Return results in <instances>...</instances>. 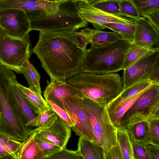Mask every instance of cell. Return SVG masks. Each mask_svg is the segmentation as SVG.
<instances>
[{"mask_svg": "<svg viewBox=\"0 0 159 159\" xmlns=\"http://www.w3.org/2000/svg\"><path fill=\"white\" fill-rule=\"evenodd\" d=\"M117 141L121 149L124 159H134L132 142L127 128L117 129Z\"/></svg>", "mask_w": 159, "mask_h": 159, "instance_id": "obj_29", "label": "cell"}, {"mask_svg": "<svg viewBox=\"0 0 159 159\" xmlns=\"http://www.w3.org/2000/svg\"><path fill=\"white\" fill-rule=\"evenodd\" d=\"M145 17L159 30V10L152 13Z\"/></svg>", "mask_w": 159, "mask_h": 159, "instance_id": "obj_41", "label": "cell"}, {"mask_svg": "<svg viewBox=\"0 0 159 159\" xmlns=\"http://www.w3.org/2000/svg\"><path fill=\"white\" fill-rule=\"evenodd\" d=\"M104 159H124L121 149L118 142L116 146L105 153Z\"/></svg>", "mask_w": 159, "mask_h": 159, "instance_id": "obj_39", "label": "cell"}, {"mask_svg": "<svg viewBox=\"0 0 159 159\" xmlns=\"http://www.w3.org/2000/svg\"><path fill=\"white\" fill-rule=\"evenodd\" d=\"M159 51V48L149 49L133 42L131 43L125 58L122 70L129 67L144 56Z\"/></svg>", "mask_w": 159, "mask_h": 159, "instance_id": "obj_23", "label": "cell"}, {"mask_svg": "<svg viewBox=\"0 0 159 159\" xmlns=\"http://www.w3.org/2000/svg\"><path fill=\"white\" fill-rule=\"evenodd\" d=\"M59 6L58 2L44 0H6L0 2V10L12 8L21 10L31 21L39 15L55 14Z\"/></svg>", "mask_w": 159, "mask_h": 159, "instance_id": "obj_12", "label": "cell"}, {"mask_svg": "<svg viewBox=\"0 0 159 159\" xmlns=\"http://www.w3.org/2000/svg\"><path fill=\"white\" fill-rule=\"evenodd\" d=\"M140 16L146 17L159 10V0H132Z\"/></svg>", "mask_w": 159, "mask_h": 159, "instance_id": "obj_30", "label": "cell"}, {"mask_svg": "<svg viewBox=\"0 0 159 159\" xmlns=\"http://www.w3.org/2000/svg\"><path fill=\"white\" fill-rule=\"evenodd\" d=\"M83 99L66 98L63 100L64 107L74 125L72 130L76 135L93 142L94 136L91 121L83 104Z\"/></svg>", "mask_w": 159, "mask_h": 159, "instance_id": "obj_10", "label": "cell"}, {"mask_svg": "<svg viewBox=\"0 0 159 159\" xmlns=\"http://www.w3.org/2000/svg\"><path fill=\"white\" fill-rule=\"evenodd\" d=\"M76 3L69 0L60 4L55 14L36 16L31 21V30L42 32H73L86 27L88 23L80 16Z\"/></svg>", "mask_w": 159, "mask_h": 159, "instance_id": "obj_5", "label": "cell"}, {"mask_svg": "<svg viewBox=\"0 0 159 159\" xmlns=\"http://www.w3.org/2000/svg\"><path fill=\"white\" fill-rule=\"evenodd\" d=\"M47 1H51V2H57V0H44Z\"/></svg>", "mask_w": 159, "mask_h": 159, "instance_id": "obj_45", "label": "cell"}, {"mask_svg": "<svg viewBox=\"0 0 159 159\" xmlns=\"http://www.w3.org/2000/svg\"><path fill=\"white\" fill-rule=\"evenodd\" d=\"M20 143L0 132V159H17Z\"/></svg>", "mask_w": 159, "mask_h": 159, "instance_id": "obj_22", "label": "cell"}, {"mask_svg": "<svg viewBox=\"0 0 159 159\" xmlns=\"http://www.w3.org/2000/svg\"><path fill=\"white\" fill-rule=\"evenodd\" d=\"M5 0H0V2H2V1H5Z\"/></svg>", "mask_w": 159, "mask_h": 159, "instance_id": "obj_47", "label": "cell"}, {"mask_svg": "<svg viewBox=\"0 0 159 159\" xmlns=\"http://www.w3.org/2000/svg\"><path fill=\"white\" fill-rule=\"evenodd\" d=\"M87 31L90 44H103L125 40L114 31L107 32L91 28H87Z\"/></svg>", "mask_w": 159, "mask_h": 159, "instance_id": "obj_24", "label": "cell"}, {"mask_svg": "<svg viewBox=\"0 0 159 159\" xmlns=\"http://www.w3.org/2000/svg\"><path fill=\"white\" fill-rule=\"evenodd\" d=\"M118 1L120 10L125 17L137 20L140 17L132 0H119Z\"/></svg>", "mask_w": 159, "mask_h": 159, "instance_id": "obj_31", "label": "cell"}, {"mask_svg": "<svg viewBox=\"0 0 159 159\" xmlns=\"http://www.w3.org/2000/svg\"><path fill=\"white\" fill-rule=\"evenodd\" d=\"M16 84L23 93L36 115L41 114L51 108L42 95L29 87L22 85L17 81Z\"/></svg>", "mask_w": 159, "mask_h": 159, "instance_id": "obj_20", "label": "cell"}, {"mask_svg": "<svg viewBox=\"0 0 159 159\" xmlns=\"http://www.w3.org/2000/svg\"><path fill=\"white\" fill-rule=\"evenodd\" d=\"M45 159H83L77 150H69L66 148Z\"/></svg>", "mask_w": 159, "mask_h": 159, "instance_id": "obj_36", "label": "cell"}, {"mask_svg": "<svg viewBox=\"0 0 159 159\" xmlns=\"http://www.w3.org/2000/svg\"><path fill=\"white\" fill-rule=\"evenodd\" d=\"M126 128L132 142L135 141L144 145L149 143L147 121L138 122L129 125Z\"/></svg>", "mask_w": 159, "mask_h": 159, "instance_id": "obj_25", "label": "cell"}, {"mask_svg": "<svg viewBox=\"0 0 159 159\" xmlns=\"http://www.w3.org/2000/svg\"><path fill=\"white\" fill-rule=\"evenodd\" d=\"M0 28L9 35L22 38L31 30V21L21 10H0Z\"/></svg>", "mask_w": 159, "mask_h": 159, "instance_id": "obj_11", "label": "cell"}, {"mask_svg": "<svg viewBox=\"0 0 159 159\" xmlns=\"http://www.w3.org/2000/svg\"><path fill=\"white\" fill-rule=\"evenodd\" d=\"M73 32H39L38 41L32 51L39 59L50 80H66L84 71L86 50L78 47Z\"/></svg>", "mask_w": 159, "mask_h": 159, "instance_id": "obj_1", "label": "cell"}, {"mask_svg": "<svg viewBox=\"0 0 159 159\" xmlns=\"http://www.w3.org/2000/svg\"><path fill=\"white\" fill-rule=\"evenodd\" d=\"M69 0H57V2L60 4L61 3L64 2Z\"/></svg>", "mask_w": 159, "mask_h": 159, "instance_id": "obj_44", "label": "cell"}, {"mask_svg": "<svg viewBox=\"0 0 159 159\" xmlns=\"http://www.w3.org/2000/svg\"><path fill=\"white\" fill-rule=\"evenodd\" d=\"M32 51L29 34L22 38H15L0 29V65L21 74L22 68L29 60Z\"/></svg>", "mask_w": 159, "mask_h": 159, "instance_id": "obj_7", "label": "cell"}, {"mask_svg": "<svg viewBox=\"0 0 159 159\" xmlns=\"http://www.w3.org/2000/svg\"><path fill=\"white\" fill-rule=\"evenodd\" d=\"M71 128L69 127L57 115V118L50 127L45 129L36 128L34 137L66 148L71 136Z\"/></svg>", "mask_w": 159, "mask_h": 159, "instance_id": "obj_14", "label": "cell"}, {"mask_svg": "<svg viewBox=\"0 0 159 159\" xmlns=\"http://www.w3.org/2000/svg\"><path fill=\"white\" fill-rule=\"evenodd\" d=\"M153 84H155L150 80H144L124 89L120 94L106 107V110L115 107L121 102L141 92Z\"/></svg>", "mask_w": 159, "mask_h": 159, "instance_id": "obj_21", "label": "cell"}, {"mask_svg": "<svg viewBox=\"0 0 159 159\" xmlns=\"http://www.w3.org/2000/svg\"><path fill=\"white\" fill-rule=\"evenodd\" d=\"M144 146L149 159H159V145L148 143Z\"/></svg>", "mask_w": 159, "mask_h": 159, "instance_id": "obj_40", "label": "cell"}, {"mask_svg": "<svg viewBox=\"0 0 159 159\" xmlns=\"http://www.w3.org/2000/svg\"><path fill=\"white\" fill-rule=\"evenodd\" d=\"M121 79L124 89L144 80L159 84V51L144 56L124 70Z\"/></svg>", "mask_w": 159, "mask_h": 159, "instance_id": "obj_9", "label": "cell"}, {"mask_svg": "<svg viewBox=\"0 0 159 159\" xmlns=\"http://www.w3.org/2000/svg\"><path fill=\"white\" fill-rule=\"evenodd\" d=\"M133 43L149 49L159 48V30L145 17L136 20Z\"/></svg>", "mask_w": 159, "mask_h": 159, "instance_id": "obj_16", "label": "cell"}, {"mask_svg": "<svg viewBox=\"0 0 159 159\" xmlns=\"http://www.w3.org/2000/svg\"><path fill=\"white\" fill-rule=\"evenodd\" d=\"M147 121L149 143L159 145V118L151 119Z\"/></svg>", "mask_w": 159, "mask_h": 159, "instance_id": "obj_33", "label": "cell"}, {"mask_svg": "<svg viewBox=\"0 0 159 159\" xmlns=\"http://www.w3.org/2000/svg\"><path fill=\"white\" fill-rule=\"evenodd\" d=\"M31 89L42 95V92L40 81V76L33 64L27 60L24 64L21 71Z\"/></svg>", "mask_w": 159, "mask_h": 159, "instance_id": "obj_26", "label": "cell"}, {"mask_svg": "<svg viewBox=\"0 0 159 159\" xmlns=\"http://www.w3.org/2000/svg\"><path fill=\"white\" fill-rule=\"evenodd\" d=\"M80 1H83L88 4H92L96 2L98 0H80Z\"/></svg>", "mask_w": 159, "mask_h": 159, "instance_id": "obj_42", "label": "cell"}, {"mask_svg": "<svg viewBox=\"0 0 159 159\" xmlns=\"http://www.w3.org/2000/svg\"><path fill=\"white\" fill-rule=\"evenodd\" d=\"M134 159H149L144 145L135 141L132 142Z\"/></svg>", "mask_w": 159, "mask_h": 159, "instance_id": "obj_38", "label": "cell"}, {"mask_svg": "<svg viewBox=\"0 0 159 159\" xmlns=\"http://www.w3.org/2000/svg\"><path fill=\"white\" fill-rule=\"evenodd\" d=\"M155 118H159V84H153L124 114L117 128H126L138 122Z\"/></svg>", "mask_w": 159, "mask_h": 159, "instance_id": "obj_8", "label": "cell"}, {"mask_svg": "<svg viewBox=\"0 0 159 159\" xmlns=\"http://www.w3.org/2000/svg\"><path fill=\"white\" fill-rule=\"evenodd\" d=\"M79 14L85 21L92 24L95 29H105L104 25L108 23H116L135 25L136 20L128 17L118 16L106 12L83 1L78 2Z\"/></svg>", "mask_w": 159, "mask_h": 159, "instance_id": "obj_13", "label": "cell"}, {"mask_svg": "<svg viewBox=\"0 0 159 159\" xmlns=\"http://www.w3.org/2000/svg\"><path fill=\"white\" fill-rule=\"evenodd\" d=\"M46 102L57 115L69 127L72 128L73 126L74 125L71 118L64 108L60 107L51 100H48Z\"/></svg>", "mask_w": 159, "mask_h": 159, "instance_id": "obj_37", "label": "cell"}, {"mask_svg": "<svg viewBox=\"0 0 159 159\" xmlns=\"http://www.w3.org/2000/svg\"><path fill=\"white\" fill-rule=\"evenodd\" d=\"M84 98L106 107L124 89L121 77L115 73L97 74L83 71L66 80Z\"/></svg>", "mask_w": 159, "mask_h": 159, "instance_id": "obj_2", "label": "cell"}, {"mask_svg": "<svg viewBox=\"0 0 159 159\" xmlns=\"http://www.w3.org/2000/svg\"><path fill=\"white\" fill-rule=\"evenodd\" d=\"M71 0L77 3V2H79L80 0Z\"/></svg>", "mask_w": 159, "mask_h": 159, "instance_id": "obj_46", "label": "cell"}, {"mask_svg": "<svg viewBox=\"0 0 159 159\" xmlns=\"http://www.w3.org/2000/svg\"><path fill=\"white\" fill-rule=\"evenodd\" d=\"M47 83L43 94L45 100H51L62 108H64L63 100L66 98H84L81 93L66 80L52 79L50 81H47Z\"/></svg>", "mask_w": 159, "mask_h": 159, "instance_id": "obj_15", "label": "cell"}, {"mask_svg": "<svg viewBox=\"0 0 159 159\" xmlns=\"http://www.w3.org/2000/svg\"><path fill=\"white\" fill-rule=\"evenodd\" d=\"M72 36L79 48L83 50L86 49L87 45L89 43L87 28H84L79 31H73Z\"/></svg>", "mask_w": 159, "mask_h": 159, "instance_id": "obj_34", "label": "cell"}, {"mask_svg": "<svg viewBox=\"0 0 159 159\" xmlns=\"http://www.w3.org/2000/svg\"><path fill=\"white\" fill-rule=\"evenodd\" d=\"M91 5L109 14L125 17L120 10L118 1H110L98 2Z\"/></svg>", "mask_w": 159, "mask_h": 159, "instance_id": "obj_32", "label": "cell"}, {"mask_svg": "<svg viewBox=\"0 0 159 159\" xmlns=\"http://www.w3.org/2000/svg\"><path fill=\"white\" fill-rule=\"evenodd\" d=\"M83 60L84 71L97 74L122 70L126 54L131 43L120 40L103 44H91Z\"/></svg>", "mask_w": 159, "mask_h": 159, "instance_id": "obj_4", "label": "cell"}, {"mask_svg": "<svg viewBox=\"0 0 159 159\" xmlns=\"http://www.w3.org/2000/svg\"><path fill=\"white\" fill-rule=\"evenodd\" d=\"M13 71L0 64V132L11 139L22 142L36 129L27 126L11 97L9 81Z\"/></svg>", "mask_w": 159, "mask_h": 159, "instance_id": "obj_3", "label": "cell"}, {"mask_svg": "<svg viewBox=\"0 0 159 159\" xmlns=\"http://www.w3.org/2000/svg\"><path fill=\"white\" fill-rule=\"evenodd\" d=\"M83 101L90 119L93 142L101 147L105 154L117 144V128L111 121L106 107L85 98Z\"/></svg>", "mask_w": 159, "mask_h": 159, "instance_id": "obj_6", "label": "cell"}, {"mask_svg": "<svg viewBox=\"0 0 159 159\" xmlns=\"http://www.w3.org/2000/svg\"><path fill=\"white\" fill-rule=\"evenodd\" d=\"M17 81L15 74L10 80L9 90L12 100L21 116L23 123L26 125L37 115L21 90L16 84Z\"/></svg>", "mask_w": 159, "mask_h": 159, "instance_id": "obj_17", "label": "cell"}, {"mask_svg": "<svg viewBox=\"0 0 159 159\" xmlns=\"http://www.w3.org/2000/svg\"><path fill=\"white\" fill-rule=\"evenodd\" d=\"M34 138L43 151L46 157L45 159L47 157L59 152L62 149L60 146L52 143L39 139L34 136Z\"/></svg>", "mask_w": 159, "mask_h": 159, "instance_id": "obj_35", "label": "cell"}, {"mask_svg": "<svg viewBox=\"0 0 159 159\" xmlns=\"http://www.w3.org/2000/svg\"><path fill=\"white\" fill-rule=\"evenodd\" d=\"M104 26L105 28H108L112 30L130 43L133 42L135 25L116 23H108L105 24Z\"/></svg>", "mask_w": 159, "mask_h": 159, "instance_id": "obj_28", "label": "cell"}, {"mask_svg": "<svg viewBox=\"0 0 159 159\" xmlns=\"http://www.w3.org/2000/svg\"><path fill=\"white\" fill-rule=\"evenodd\" d=\"M35 130L21 142L17 152V159H45L43 151L34 138Z\"/></svg>", "mask_w": 159, "mask_h": 159, "instance_id": "obj_18", "label": "cell"}, {"mask_svg": "<svg viewBox=\"0 0 159 159\" xmlns=\"http://www.w3.org/2000/svg\"><path fill=\"white\" fill-rule=\"evenodd\" d=\"M119 0H98V1L96 2H105L107 1H118Z\"/></svg>", "mask_w": 159, "mask_h": 159, "instance_id": "obj_43", "label": "cell"}, {"mask_svg": "<svg viewBox=\"0 0 159 159\" xmlns=\"http://www.w3.org/2000/svg\"><path fill=\"white\" fill-rule=\"evenodd\" d=\"M77 147V151L83 159H104L102 148L83 137H80Z\"/></svg>", "mask_w": 159, "mask_h": 159, "instance_id": "obj_19", "label": "cell"}, {"mask_svg": "<svg viewBox=\"0 0 159 159\" xmlns=\"http://www.w3.org/2000/svg\"><path fill=\"white\" fill-rule=\"evenodd\" d=\"M57 115L52 108L37 115L27 123L26 125L36 127L39 129H45L51 127L56 120Z\"/></svg>", "mask_w": 159, "mask_h": 159, "instance_id": "obj_27", "label": "cell"}]
</instances>
